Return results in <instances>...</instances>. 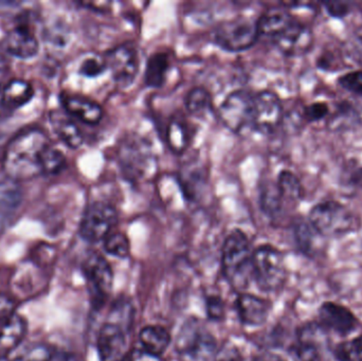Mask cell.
Wrapping results in <instances>:
<instances>
[{"label":"cell","instance_id":"36","mask_svg":"<svg viewBox=\"0 0 362 361\" xmlns=\"http://www.w3.org/2000/svg\"><path fill=\"white\" fill-rule=\"evenodd\" d=\"M14 300L6 294H0V329L6 326L15 315Z\"/></svg>","mask_w":362,"mask_h":361},{"label":"cell","instance_id":"14","mask_svg":"<svg viewBox=\"0 0 362 361\" xmlns=\"http://www.w3.org/2000/svg\"><path fill=\"white\" fill-rule=\"evenodd\" d=\"M321 326L336 334L348 335L357 326V319L352 312L336 303H325L319 311Z\"/></svg>","mask_w":362,"mask_h":361},{"label":"cell","instance_id":"6","mask_svg":"<svg viewBox=\"0 0 362 361\" xmlns=\"http://www.w3.org/2000/svg\"><path fill=\"white\" fill-rule=\"evenodd\" d=\"M215 42L232 52L247 50L259 38L257 21L247 17H236L221 23L214 34Z\"/></svg>","mask_w":362,"mask_h":361},{"label":"cell","instance_id":"37","mask_svg":"<svg viewBox=\"0 0 362 361\" xmlns=\"http://www.w3.org/2000/svg\"><path fill=\"white\" fill-rule=\"evenodd\" d=\"M206 315L213 321H219L225 316V305L221 298L216 296L206 299Z\"/></svg>","mask_w":362,"mask_h":361},{"label":"cell","instance_id":"1","mask_svg":"<svg viewBox=\"0 0 362 361\" xmlns=\"http://www.w3.org/2000/svg\"><path fill=\"white\" fill-rule=\"evenodd\" d=\"M50 146L48 137L38 129H28L17 134L4 152V173L10 180H29L44 175L42 158Z\"/></svg>","mask_w":362,"mask_h":361},{"label":"cell","instance_id":"19","mask_svg":"<svg viewBox=\"0 0 362 361\" xmlns=\"http://www.w3.org/2000/svg\"><path fill=\"white\" fill-rule=\"evenodd\" d=\"M49 120L57 137L70 148H80L84 141L82 131L72 121L69 114L62 110H52L49 114Z\"/></svg>","mask_w":362,"mask_h":361},{"label":"cell","instance_id":"28","mask_svg":"<svg viewBox=\"0 0 362 361\" xmlns=\"http://www.w3.org/2000/svg\"><path fill=\"white\" fill-rule=\"evenodd\" d=\"M104 248L108 254L120 259L127 258L131 251L129 239L127 235L120 232L108 235L104 239Z\"/></svg>","mask_w":362,"mask_h":361},{"label":"cell","instance_id":"11","mask_svg":"<svg viewBox=\"0 0 362 361\" xmlns=\"http://www.w3.org/2000/svg\"><path fill=\"white\" fill-rule=\"evenodd\" d=\"M84 273L93 302L103 303L112 292L114 279L107 261L100 254H91L85 262Z\"/></svg>","mask_w":362,"mask_h":361},{"label":"cell","instance_id":"32","mask_svg":"<svg viewBox=\"0 0 362 361\" xmlns=\"http://www.w3.org/2000/svg\"><path fill=\"white\" fill-rule=\"evenodd\" d=\"M66 158L57 148L49 146L42 158V170L45 175H54L65 167Z\"/></svg>","mask_w":362,"mask_h":361},{"label":"cell","instance_id":"30","mask_svg":"<svg viewBox=\"0 0 362 361\" xmlns=\"http://www.w3.org/2000/svg\"><path fill=\"white\" fill-rule=\"evenodd\" d=\"M283 201L279 193L278 187L267 186L262 193L261 206L264 212L269 216H274L282 209Z\"/></svg>","mask_w":362,"mask_h":361},{"label":"cell","instance_id":"4","mask_svg":"<svg viewBox=\"0 0 362 361\" xmlns=\"http://www.w3.org/2000/svg\"><path fill=\"white\" fill-rule=\"evenodd\" d=\"M253 279L265 292H276L282 288L287 271L284 258L276 248L261 246L252 254Z\"/></svg>","mask_w":362,"mask_h":361},{"label":"cell","instance_id":"8","mask_svg":"<svg viewBox=\"0 0 362 361\" xmlns=\"http://www.w3.org/2000/svg\"><path fill=\"white\" fill-rule=\"evenodd\" d=\"M103 61L117 84L122 87L133 84L139 69V57L133 45L127 42L110 49Z\"/></svg>","mask_w":362,"mask_h":361},{"label":"cell","instance_id":"40","mask_svg":"<svg viewBox=\"0 0 362 361\" xmlns=\"http://www.w3.org/2000/svg\"><path fill=\"white\" fill-rule=\"evenodd\" d=\"M214 361H243V357L235 347L227 345L215 354Z\"/></svg>","mask_w":362,"mask_h":361},{"label":"cell","instance_id":"21","mask_svg":"<svg viewBox=\"0 0 362 361\" xmlns=\"http://www.w3.org/2000/svg\"><path fill=\"white\" fill-rule=\"evenodd\" d=\"M27 324L23 317L15 314L12 319L0 329V357H8L23 341Z\"/></svg>","mask_w":362,"mask_h":361},{"label":"cell","instance_id":"39","mask_svg":"<svg viewBox=\"0 0 362 361\" xmlns=\"http://www.w3.org/2000/svg\"><path fill=\"white\" fill-rule=\"evenodd\" d=\"M327 114H329V106L321 102L312 104L305 110V118L310 122L322 120Z\"/></svg>","mask_w":362,"mask_h":361},{"label":"cell","instance_id":"3","mask_svg":"<svg viewBox=\"0 0 362 361\" xmlns=\"http://www.w3.org/2000/svg\"><path fill=\"white\" fill-rule=\"evenodd\" d=\"M310 224L323 237H340L356 228V220L352 212L337 201L317 203L310 213Z\"/></svg>","mask_w":362,"mask_h":361},{"label":"cell","instance_id":"38","mask_svg":"<svg viewBox=\"0 0 362 361\" xmlns=\"http://www.w3.org/2000/svg\"><path fill=\"white\" fill-rule=\"evenodd\" d=\"M105 69L106 66L104 61H98V59H87L86 61H83L82 66H81L80 68V72L81 74L87 76V78H95V76L103 73Z\"/></svg>","mask_w":362,"mask_h":361},{"label":"cell","instance_id":"7","mask_svg":"<svg viewBox=\"0 0 362 361\" xmlns=\"http://www.w3.org/2000/svg\"><path fill=\"white\" fill-rule=\"evenodd\" d=\"M116 209L105 203H93L87 207L80 225V235L89 243L105 239L116 225Z\"/></svg>","mask_w":362,"mask_h":361},{"label":"cell","instance_id":"41","mask_svg":"<svg viewBox=\"0 0 362 361\" xmlns=\"http://www.w3.org/2000/svg\"><path fill=\"white\" fill-rule=\"evenodd\" d=\"M127 361H161L159 356L148 353L144 350H134L131 354L125 357Z\"/></svg>","mask_w":362,"mask_h":361},{"label":"cell","instance_id":"43","mask_svg":"<svg viewBox=\"0 0 362 361\" xmlns=\"http://www.w3.org/2000/svg\"><path fill=\"white\" fill-rule=\"evenodd\" d=\"M253 361H285L278 355L274 354H264V355L259 356Z\"/></svg>","mask_w":362,"mask_h":361},{"label":"cell","instance_id":"35","mask_svg":"<svg viewBox=\"0 0 362 361\" xmlns=\"http://www.w3.org/2000/svg\"><path fill=\"white\" fill-rule=\"evenodd\" d=\"M340 86L346 90L362 95V71H352L344 74L339 80Z\"/></svg>","mask_w":362,"mask_h":361},{"label":"cell","instance_id":"27","mask_svg":"<svg viewBox=\"0 0 362 361\" xmlns=\"http://www.w3.org/2000/svg\"><path fill=\"white\" fill-rule=\"evenodd\" d=\"M185 106L189 110V114L194 116H202L206 114L211 106H212V99H211L210 93L202 87H196L192 89L187 93V99H185Z\"/></svg>","mask_w":362,"mask_h":361},{"label":"cell","instance_id":"23","mask_svg":"<svg viewBox=\"0 0 362 361\" xmlns=\"http://www.w3.org/2000/svg\"><path fill=\"white\" fill-rule=\"evenodd\" d=\"M139 339L144 351L155 356H160L171 343L169 332L163 326H146L142 329Z\"/></svg>","mask_w":362,"mask_h":361},{"label":"cell","instance_id":"33","mask_svg":"<svg viewBox=\"0 0 362 361\" xmlns=\"http://www.w3.org/2000/svg\"><path fill=\"white\" fill-rule=\"evenodd\" d=\"M314 228L310 225L300 224L296 228V239L303 251L312 252L315 249Z\"/></svg>","mask_w":362,"mask_h":361},{"label":"cell","instance_id":"9","mask_svg":"<svg viewBox=\"0 0 362 361\" xmlns=\"http://www.w3.org/2000/svg\"><path fill=\"white\" fill-rule=\"evenodd\" d=\"M253 97L243 90L230 93L219 107L223 124L233 133L252 126Z\"/></svg>","mask_w":362,"mask_h":361},{"label":"cell","instance_id":"10","mask_svg":"<svg viewBox=\"0 0 362 361\" xmlns=\"http://www.w3.org/2000/svg\"><path fill=\"white\" fill-rule=\"evenodd\" d=\"M282 102L272 91H261L253 97L252 127L259 133H274L283 121Z\"/></svg>","mask_w":362,"mask_h":361},{"label":"cell","instance_id":"13","mask_svg":"<svg viewBox=\"0 0 362 361\" xmlns=\"http://www.w3.org/2000/svg\"><path fill=\"white\" fill-rule=\"evenodd\" d=\"M272 40L281 52L289 57H297L312 48L313 34L306 25L293 19V23Z\"/></svg>","mask_w":362,"mask_h":361},{"label":"cell","instance_id":"44","mask_svg":"<svg viewBox=\"0 0 362 361\" xmlns=\"http://www.w3.org/2000/svg\"><path fill=\"white\" fill-rule=\"evenodd\" d=\"M0 361H10L8 357H0Z\"/></svg>","mask_w":362,"mask_h":361},{"label":"cell","instance_id":"31","mask_svg":"<svg viewBox=\"0 0 362 361\" xmlns=\"http://www.w3.org/2000/svg\"><path fill=\"white\" fill-rule=\"evenodd\" d=\"M293 354L297 361H320L317 345L308 338L305 332L300 335L299 341L295 347Z\"/></svg>","mask_w":362,"mask_h":361},{"label":"cell","instance_id":"34","mask_svg":"<svg viewBox=\"0 0 362 361\" xmlns=\"http://www.w3.org/2000/svg\"><path fill=\"white\" fill-rule=\"evenodd\" d=\"M52 355V352L48 347L37 345L27 350L25 353L21 354L12 361H50Z\"/></svg>","mask_w":362,"mask_h":361},{"label":"cell","instance_id":"2","mask_svg":"<svg viewBox=\"0 0 362 361\" xmlns=\"http://www.w3.org/2000/svg\"><path fill=\"white\" fill-rule=\"evenodd\" d=\"M223 273L235 290H244L253 279L252 254L248 237L240 230L228 235L223 246Z\"/></svg>","mask_w":362,"mask_h":361},{"label":"cell","instance_id":"15","mask_svg":"<svg viewBox=\"0 0 362 361\" xmlns=\"http://www.w3.org/2000/svg\"><path fill=\"white\" fill-rule=\"evenodd\" d=\"M61 102L69 116L74 117L86 124H98L103 117L101 106L87 97L62 93Z\"/></svg>","mask_w":362,"mask_h":361},{"label":"cell","instance_id":"22","mask_svg":"<svg viewBox=\"0 0 362 361\" xmlns=\"http://www.w3.org/2000/svg\"><path fill=\"white\" fill-rule=\"evenodd\" d=\"M33 95V87L27 81L12 80L2 90V107L8 110H17L27 104Z\"/></svg>","mask_w":362,"mask_h":361},{"label":"cell","instance_id":"5","mask_svg":"<svg viewBox=\"0 0 362 361\" xmlns=\"http://www.w3.org/2000/svg\"><path fill=\"white\" fill-rule=\"evenodd\" d=\"M176 350L185 360L208 361L215 355L216 341L199 321L189 320L176 339Z\"/></svg>","mask_w":362,"mask_h":361},{"label":"cell","instance_id":"26","mask_svg":"<svg viewBox=\"0 0 362 361\" xmlns=\"http://www.w3.org/2000/svg\"><path fill=\"white\" fill-rule=\"evenodd\" d=\"M279 193L282 201L297 203L303 197V188L301 182L298 179L295 174L288 171H283L279 176L278 184Z\"/></svg>","mask_w":362,"mask_h":361},{"label":"cell","instance_id":"42","mask_svg":"<svg viewBox=\"0 0 362 361\" xmlns=\"http://www.w3.org/2000/svg\"><path fill=\"white\" fill-rule=\"evenodd\" d=\"M325 6H327L329 14L333 16H344L350 11V8L346 2H329V4H325Z\"/></svg>","mask_w":362,"mask_h":361},{"label":"cell","instance_id":"18","mask_svg":"<svg viewBox=\"0 0 362 361\" xmlns=\"http://www.w3.org/2000/svg\"><path fill=\"white\" fill-rule=\"evenodd\" d=\"M240 321L249 326H259L267 320L269 305L263 299L252 295L242 294L236 301Z\"/></svg>","mask_w":362,"mask_h":361},{"label":"cell","instance_id":"25","mask_svg":"<svg viewBox=\"0 0 362 361\" xmlns=\"http://www.w3.org/2000/svg\"><path fill=\"white\" fill-rule=\"evenodd\" d=\"M167 141L175 154H182L189 142V129L182 119L174 118L167 129Z\"/></svg>","mask_w":362,"mask_h":361},{"label":"cell","instance_id":"29","mask_svg":"<svg viewBox=\"0 0 362 361\" xmlns=\"http://www.w3.org/2000/svg\"><path fill=\"white\" fill-rule=\"evenodd\" d=\"M335 356L338 361H362V336L338 345Z\"/></svg>","mask_w":362,"mask_h":361},{"label":"cell","instance_id":"16","mask_svg":"<svg viewBox=\"0 0 362 361\" xmlns=\"http://www.w3.org/2000/svg\"><path fill=\"white\" fill-rule=\"evenodd\" d=\"M23 201L21 190L13 180L0 186V235L13 224Z\"/></svg>","mask_w":362,"mask_h":361},{"label":"cell","instance_id":"20","mask_svg":"<svg viewBox=\"0 0 362 361\" xmlns=\"http://www.w3.org/2000/svg\"><path fill=\"white\" fill-rule=\"evenodd\" d=\"M293 18L284 8H272L266 10L257 20L259 36L264 35L272 38L282 33Z\"/></svg>","mask_w":362,"mask_h":361},{"label":"cell","instance_id":"12","mask_svg":"<svg viewBox=\"0 0 362 361\" xmlns=\"http://www.w3.org/2000/svg\"><path fill=\"white\" fill-rule=\"evenodd\" d=\"M120 324L110 321L98 335L97 348L101 361H122L127 357V335Z\"/></svg>","mask_w":362,"mask_h":361},{"label":"cell","instance_id":"24","mask_svg":"<svg viewBox=\"0 0 362 361\" xmlns=\"http://www.w3.org/2000/svg\"><path fill=\"white\" fill-rule=\"evenodd\" d=\"M169 67L170 59L167 53H154L146 64V76H144L146 84L154 88L163 86L165 84Z\"/></svg>","mask_w":362,"mask_h":361},{"label":"cell","instance_id":"45","mask_svg":"<svg viewBox=\"0 0 362 361\" xmlns=\"http://www.w3.org/2000/svg\"><path fill=\"white\" fill-rule=\"evenodd\" d=\"M122 361H127V360H125V358H124V360H123Z\"/></svg>","mask_w":362,"mask_h":361},{"label":"cell","instance_id":"17","mask_svg":"<svg viewBox=\"0 0 362 361\" xmlns=\"http://www.w3.org/2000/svg\"><path fill=\"white\" fill-rule=\"evenodd\" d=\"M6 51L19 59L33 57L38 51V42L27 25H17L11 30L4 42Z\"/></svg>","mask_w":362,"mask_h":361}]
</instances>
